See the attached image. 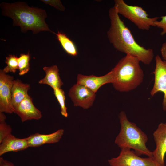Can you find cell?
I'll list each match as a JSON object with an SVG mask.
<instances>
[{
	"label": "cell",
	"mask_w": 166,
	"mask_h": 166,
	"mask_svg": "<svg viewBox=\"0 0 166 166\" xmlns=\"http://www.w3.org/2000/svg\"><path fill=\"white\" fill-rule=\"evenodd\" d=\"M108 12L110 26L107 36L110 43L117 51L136 57L145 65H149L153 59V50L146 48L136 42L115 6L110 8Z\"/></svg>",
	"instance_id": "6da1fadb"
},
{
	"label": "cell",
	"mask_w": 166,
	"mask_h": 166,
	"mask_svg": "<svg viewBox=\"0 0 166 166\" xmlns=\"http://www.w3.org/2000/svg\"><path fill=\"white\" fill-rule=\"evenodd\" d=\"M0 6L2 14L12 18L13 25L19 26L23 32L30 30L34 34L43 31L54 33L45 22L47 15L43 9L30 7L23 2L11 3L3 2L0 4Z\"/></svg>",
	"instance_id": "7a4b0ae2"
},
{
	"label": "cell",
	"mask_w": 166,
	"mask_h": 166,
	"mask_svg": "<svg viewBox=\"0 0 166 166\" xmlns=\"http://www.w3.org/2000/svg\"><path fill=\"white\" fill-rule=\"evenodd\" d=\"M136 57L126 55L112 69L114 89L121 92H128L137 88L143 82L144 73Z\"/></svg>",
	"instance_id": "3957f363"
},
{
	"label": "cell",
	"mask_w": 166,
	"mask_h": 166,
	"mask_svg": "<svg viewBox=\"0 0 166 166\" xmlns=\"http://www.w3.org/2000/svg\"><path fill=\"white\" fill-rule=\"evenodd\" d=\"M119 118L121 129L116 138L115 143L121 149L134 150L138 156L145 155L153 157L152 152L146 146L148 140L147 135L136 124L128 120L125 111H122L119 113Z\"/></svg>",
	"instance_id": "277c9868"
},
{
	"label": "cell",
	"mask_w": 166,
	"mask_h": 166,
	"mask_svg": "<svg viewBox=\"0 0 166 166\" xmlns=\"http://www.w3.org/2000/svg\"><path fill=\"white\" fill-rule=\"evenodd\" d=\"M114 6L119 14L133 23L138 29L148 30L151 26H155V22L159 17L150 18L141 7L126 3L123 0H114Z\"/></svg>",
	"instance_id": "5b68a950"
},
{
	"label": "cell",
	"mask_w": 166,
	"mask_h": 166,
	"mask_svg": "<svg viewBox=\"0 0 166 166\" xmlns=\"http://www.w3.org/2000/svg\"><path fill=\"white\" fill-rule=\"evenodd\" d=\"M128 148H121L119 156L108 160L110 166H162L153 157L142 158L133 150Z\"/></svg>",
	"instance_id": "8992f818"
},
{
	"label": "cell",
	"mask_w": 166,
	"mask_h": 166,
	"mask_svg": "<svg viewBox=\"0 0 166 166\" xmlns=\"http://www.w3.org/2000/svg\"><path fill=\"white\" fill-rule=\"evenodd\" d=\"M155 67L154 71L152 73L154 76L153 87L150 92L152 97L158 92L164 94L162 102L163 110L166 111V61L163 60L159 55L155 57Z\"/></svg>",
	"instance_id": "52a82bcc"
},
{
	"label": "cell",
	"mask_w": 166,
	"mask_h": 166,
	"mask_svg": "<svg viewBox=\"0 0 166 166\" xmlns=\"http://www.w3.org/2000/svg\"><path fill=\"white\" fill-rule=\"evenodd\" d=\"M14 77L0 70V112L14 113L12 103V88Z\"/></svg>",
	"instance_id": "ba28073f"
},
{
	"label": "cell",
	"mask_w": 166,
	"mask_h": 166,
	"mask_svg": "<svg viewBox=\"0 0 166 166\" xmlns=\"http://www.w3.org/2000/svg\"><path fill=\"white\" fill-rule=\"evenodd\" d=\"M95 93L86 86L76 83L70 88L68 95L74 106L87 109L93 105Z\"/></svg>",
	"instance_id": "9c48e42d"
},
{
	"label": "cell",
	"mask_w": 166,
	"mask_h": 166,
	"mask_svg": "<svg viewBox=\"0 0 166 166\" xmlns=\"http://www.w3.org/2000/svg\"><path fill=\"white\" fill-rule=\"evenodd\" d=\"M153 136L156 148L152 152L155 160L162 166H165L164 158L166 154V125L161 123L154 132Z\"/></svg>",
	"instance_id": "30bf717a"
},
{
	"label": "cell",
	"mask_w": 166,
	"mask_h": 166,
	"mask_svg": "<svg viewBox=\"0 0 166 166\" xmlns=\"http://www.w3.org/2000/svg\"><path fill=\"white\" fill-rule=\"evenodd\" d=\"M31 97L28 94L14 109V113L18 115L22 122L41 118V112L34 105Z\"/></svg>",
	"instance_id": "8fae6325"
},
{
	"label": "cell",
	"mask_w": 166,
	"mask_h": 166,
	"mask_svg": "<svg viewBox=\"0 0 166 166\" xmlns=\"http://www.w3.org/2000/svg\"><path fill=\"white\" fill-rule=\"evenodd\" d=\"M113 77L111 70L105 75L101 76L79 74L77 77V83L83 85L96 93L101 86L106 84L111 83Z\"/></svg>",
	"instance_id": "7c38bea8"
},
{
	"label": "cell",
	"mask_w": 166,
	"mask_h": 166,
	"mask_svg": "<svg viewBox=\"0 0 166 166\" xmlns=\"http://www.w3.org/2000/svg\"><path fill=\"white\" fill-rule=\"evenodd\" d=\"M64 130L61 129L51 134H44L36 133L27 137L29 147H36L46 144L58 142L61 138Z\"/></svg>",
	"instance_id": "4fadbf2b"
},
{
	"label": "cell",
	"mask_w": 166,
	"mask_h": 166,
	"mask_svg": "<svg viewBox=\"0 0 166 166\" xmlns=\"http://www.w3.org/2000/svg\"><path fill=\"white\" fill-rule=\"evenodd\" d=\"M29 147L26 138H17L10 134L6 137L0 144V156L9 152H17Z\"/></svg>",
	"instance_id": "5bb4252c"
},
{
	"label": "cell",
	"mask_w": 166,
	"mask_h": 166,
	"mask_svg": "<svg viewBox=\"0 0 166 166\" xmlns=\"http://www.w3.org/2000/svg\"><path fill=\"white\" fill-rule=\"evenodd\" d=\"M43 69L45 72V76L39 81L38 83L47 85L53 89L61 88L63 83L60 77L57 66L56 65L45 66L43 68Z\"/></svg>",
	"instance_id": "9a60e30c"
},
{
	"label": "cell",
	"mask_w": 166,
	"mask_h": 166,
	"mask_svg": "<svg viewBox=\"0 0 166 166\" xmlns=\"http://www.w3.org/2000/svg\"><path fill=\"white\" fill-rule=\"evenodd\" d=\"M30 85L24 83L19 79L14 80L12 88V103L14 109L28 94Z\"/></svg>",
	"instance_id": "2e32d148"
},
{
	"label": "cell",
	"mask_w": 166,
	"mask_h": 166,
	"mask_svg": "<svg viewBox=\"0 0 166 166\" xmlns=\"http://www.w3.org/2000/svg\"><path fill=\"white\" fill-rule=\"evenodd\" d=\"M56 35L57 38L64 50L68 54L75 56L77 54V48L73 42L64 33L59 31Z\"/></svg>",
	"instance_id": "e0dca14e"
},
{
	"label": "cell",
	"mask_w": 166,
	"mask_h": 166,
	"mask_svg": "<svg viewBox=\"0 0 166 166\" xmlns=\"http://www.w3.org/2000/svg\"><path fill=\"white\" fill-rule=\"evenodd\" d=\"M30 56L29 52L27 54H21L18 57V69L19 74L22 76L26 73L29 71L30 68L29 61Z\"/></svg>",
	"instance_id": "ac0fdd59"
},
{
	"label": "cell",
	"mask_w": 166,
	"mask_h": 166,
	"mask_svg": "<svg viewBox=\"0 0 166 166\" xmlns=\"http://www.w3.org/2000/svg\"><path fill=\"white\" fill-rule=\"evenodd\" d=\"M54 94L58 101L61 109V113L64 117H67L68 114L65 105V97L64 91L61 88L53 89Z\"/></svg>",
	"instance_id": "d6986e66"
},
{
	"label": "cell",
	"mask_w": 166,
	"mask_h": 166,
	"mask_svg": "<svg viewBox=\"0 0 166 166\" xmlns=\"http://www.w3.org/2000/svg\"><path fill=\"white\" fill-rule=\"evenodd\" d=\"M18 57L14 55H9L6 57L5 63L7 66L2 70L6 73L10 72L14 73L18 69Z\"/></svg>",
	"instance_id": "ffe728a7"
},
{
	"label": "cell",
	"mask_w": 166,
	"mask_h": 166,
	"mask_svg": "<svg viewBox=\"0 0 166 166\" xmlns=\"http://www.w3.org/2000/svg\"><path fill=\"white\" fill-rule=\"evenodd\" d=\"M6 117L3 113L0 112V143L9 135L11 134L12 128L5 122Z\"/></svg>",
	"instance_id": "44dd1931"
},
{
	"label": "cell",
	"mask_w": 166,
	"mask_h": 166,
	"mask_svg": "<svg viewBox=\"0 0 166 166\" xmlns=\"http://www.w3.org/2000/svg\"><path fill=\"white\" fill-rule=\"evenodd\" d=\"M160 21L157 20L155 22L156 27L162 30L160 35L163 36L166 34V15L161 17Z\"/></svg>",
	"instance_id": "7402d4cb"
},
{
	"label": "cell",
	"mask_w": 166,
	"mask_h": 166,
	"mask_svg": "<svg viewBox=\"0 0 166 166\" xmlns=\"http://www.w3.org/2000/svg\"><path fill=\"white\" fill-rule=\"evenodd\" d=\"M41 1L46 4H49L60 11H64L65 10V7L60 0H43Z\"/></svg>",
	"instance_id": "603a6c76"
},
{
	"label": "cell",
	"mask_w": 166,
	"mask_h": 166,
	"mask_svg": "<svg viewBox=\"0 0 166 166\" xmlns=\"http://www.w3.org/2000/svg\"><path fill=\"white\" fill-rule=\"evenodd\" d=\"M0 166H15L11 162L0 157Z\"/></svg>",
	"instance_id": "cb8c5ba5"
},
{
	"label": "cell",
	"mask_w": 166,
	"mask_h": 166,
	"mask_svg": "<svg viewBox=\"0 0 166 166\" xmlns=\"http://www.w3.org/2000/svg\"><path fill=\"white\" fill-rule=\"evenodd\" d=\"M160 51L163 59L166 61V42L162 44Z\"/></svg>",
	"instance_id": "d4e9b609"
},
{
	"label": "cell",
	"mask_w": 166,
	"mask_h": 166,
	"mask_svg": "<svg viewBox=\"0 0 166 166\" xmlns=\"http://www.w3.org/2000/svg\"><path fill=\"white\" fill-rule=\"evenodd\" d=\"M164 123L165 124V125H166V122L165 123Z\"/></svg>",
	"instance_id": "484cf974"
}]
</instances>
